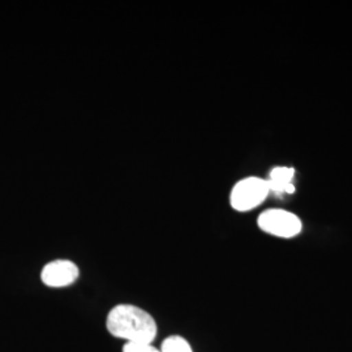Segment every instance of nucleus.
<instances>
[{"label": "nucleus", "mask_w": 352, "mask_h": 352, "mask_svg": "<svg viewBox=\"0 0 352 352\" xmlns=\"http://www.w3.org/2000/svg\"><path fill=\"white\" fill-rule=\"evenodd\" d=\"M106 327L115 338L136 344H151L158 333L153 316L132 304L115 305L107 315Z\"/></svg>", "instance_id": "nucleus-1"}, {"label": "nucleus", "mask_w": 352, "mask_h": 352, "mask_svg": "<svg viewBox=\"0 0 352 352\" xmlns=\"http://www.w3.org/2000/svg\"><path fill=\"white\" fill-rule=\"evenodd\" d=\"M269 196L266 180L250 176L238 182L230 195L231 206L238 212H250L257 208Z\"/></svg>", "instance_id": "nucleus-2"}, {"label": "nucleus", "mask_w": 352, "mask_h": 352, "mask_svg": "<svg viewBox=\"0 0 352 352\" xmlns=\"http://www.w3.org/2000/svg\"><path fill=\"white\" fill-rule=\"evenodd\" d=\"M258 227L269 235L291 239L302 232V221L298 215L282 209H269L257 219Z\"/></svg>", "instance_id": "nucleus-3"}, {"label": "nucleus", "mask_w": 352, "mask_h": 352, "mask_svg": "<svg viewBox=\"0 0 352 352\" xmlns=\"http://www.w3.org/2000/svg\"><path fill=\"white\" fill-rule=\"evenodd\" d=\"M80 277L78 266L71 260H54L45 265L41 272V280L51 289L72 286Z\"/></svg>", "instance_id": "nucleus-4"}, {"label": "nucleus", "mask_w": 352, "mask_h": 352, "mask_svg": "<svg viewBox=\"0 0 352 352\" xmlns=\"http://www.w3.org/2000/svg\"><path fill=\"white\" fill-rule=\"evenodd\" d=\"M295 175V170L292 167H276L270 171L269 179L266 180L269 193L282 195V193H294L295 186L292 184V179Z\"/></svg>", "instance_id": "nucleus-5"}, {"label": "nucleus", "mask_w": 352, "mask_h": 352, "mask_svg": "<svg viewBox=\"0 0 352 352\" xmlns=\"http://www.w3.org/2000/svg\"><path fill=\"white\" fill-rule=\"evenodd\" d=\"M161 352H193L188 340L180 336H170L162 342Z\"/></svg>", "instance_id": "nucleus-6"}, {"label": "nucleus", "mask_w": 352, "mask_h": 352, "mask_svg": "<svg viewBox=\"0 0 352 352\" xmlns=\"http://www.w3.org/2000/svg\"><path fill=\"white\" fill-rule=\"evenodd\" d=\"M123 352H161L153 344H136V343H126L123 346Z\"/></svg>", "instance_id": "nucleus-7"}]
</instances>
